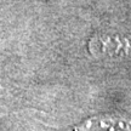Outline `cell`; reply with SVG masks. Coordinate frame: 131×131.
I'll return each mask as SVG.
<instances>
[{"instance_id": "1", "label": "cell", "mask_w": 131, "mask_h": 131, "mask_svg": "<svg viewBox=\"0 0 131 131\" xmlns=\"http://www.w3.org/2000/svg\"><path fill=\"white\" fill-rule=\"evenodd\" d=\"M74 131H131V117L124 114H102L74 126Z\"/></svg>"}]
</instances>
